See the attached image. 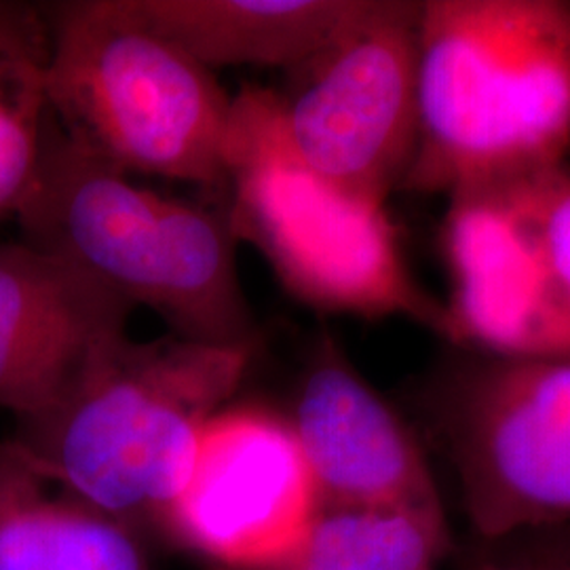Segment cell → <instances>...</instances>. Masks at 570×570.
I'll return each mask as SVG.
<instances>
[{"label": "cell", "mask_w": 570, "mask_h": 570, "mask_svg": "<svg viewBox=\"0 0 570 570\" xmlns=\"http://www.w3.org/2000/svg\"><path fill=\"white\" fill-rule=\"evenodd\" d=\"M569 153L570 2L421 0L419 142L402 190L449 197Z\"/></svg>", "instance_id": "cell-1"}, {"label": "cell", "mask_w": 570, "mask_h": 570, "mask_svg": "<svg viewBox=\"0 0 570 570\" xmlns=\"http://www.w3.org/2000/svg\"><path fill=\"white\" fill-rule=\"evenodd\" d=\"M247 348L129 334L98 351L49 406L16 419L9 442L85 501L142 534L165 518L205 429L228 407Z\"/></svg>", "instance_id": "cell-2"}, {"label": "cell", "mask_w": 570, "mask_h": 570, "mask_svg": "<svg viewBox=\"0 0 570 570\" xmlns=\"http://www.w3.org/2000/svg\"><path fill=\"white\" fill-rule=\"evenodd\" d=\"M16 220L23 244L81 271L134 308H150L169 334L247 351L258 345L226 212L138 186L70 140L56 117Z\"/></svg>", "instance_id": "cell-3"}, {"label": "cell", "mask_w": 570, "mask_h": 570, "mask_svg": "<svg viewBox=\"0 0 570 570\" xmlns=\"http://www.w3.org/2000/svg\"><path fill=\"white\" fill-rule=\"evenodd\" d=\"M226 218L279 284L332 315L404 317L444 336V303L406 265L387 205L348 197L285 142L273 89L233 96L226 144Z\"/></svg>", "instance_id": "cell-4"}, {"label": "cell", "mask_w": 570, "mask_h": 570, "mask_svg": "<svg viewBox=\"0 0 570 570\" xmlns=\"http://www.w3.org/2000/svg\"><path fill=\"white\" fill-rule=\"evenodd\" d=\"M42 9L49 102L70 140L127 174L226 186L233 96L209 68L140 20L129 0Z\"/></svg>", "instance_id": "cell-5"}, {"label": "cell", "mask_w": 570, "mask_h": 570, "mask_svg": "<svg viewBox=\"0 0 570 570\" xmlns=\"http://www.w3.org/2000/svg\"><path fill=\"white\" fill-rule=\"evenodd\" d=\"M444 338L480 355L570 360V165L449 195Z\"/></svg>", "instance_id": "cell-6"}, {"label": "cell", "mask_w": 570, "mask_h": 570, "mask_svg": "<svg viewBox=\"0 0 570 570\" xmlns=\"http://www.w3.org/2000/svg\"><path fill=\"white\" fill-rule=\"evenodd\" d=\"M421 0H360L275 94L285 142L348 197L387 205L419 142Z\"/></svg>", "instance_id": "cell-7"}, {"label": "cell", "mask_w": 570, "mask_h": 570, "mask_svg": "<svg viewBox=\"0 0 570 570\" xmlns=\"http://www.w3.org/2000/svg\"><path fill=\"white\" fill-rule=\"evenodd\" d=\"M431 416L484 539L570 529V360L478 353L435 385Z\"/></svg>", "instance_id": "cell-8"}, {"label": "cell", "mask_w": 570, "mask_h": 570, "mask_svg": "<svg viewBox=\"0 0 570 570\" xmlns=\"http://www.w3.org/2000/svg\"><path fill=\"white\" fill-rule=\"evenodd\" d=\"M322 503L285 416L225 407L205 429L164 532L230 570H273Z\"/></svg>", "instance_id": "cell-9"}, {"label": "cell", "mask_w": 570, "mask_h": 570, "mask_svg": "<svg viewBox=\"0 0 570 570\" xmlns=\"http://www.w3.org/2000/svg\"><path fill=\"white\" fill-rule=\"evenodd\" d=\"M287 423L322 508L442 505L414 431L327 334L311 351Z\"/></svg>", "instance_id": "cell-10"}, {"label": "cell", "mask_w": 570, "mask_h": 570, "mask_svg": "<svg viewBox=\"0 0 570 570\" xmlns=\"http://www.w3.org/2000/svg\"><path fill=\"white\" fill-rule=\"evenodd\" d=\"M136 308L32 245L0 244V407L53 404L81 367L127 334Z\"/></svg>", "instance_id": "cell-11"}, {"label": "cell", "mask_w": 570, "mask_h": 570, "mask_svg": "<svg viewBox=\"0 0 570 570\" xmlns=\"http://www.w3.org/2000/svg\"><path fill=\"white\" fill-rule=\"evenodd\" d=\"M0 570H153L142 534L0 442Z\"/></svg>", "instance_id": "cell-12"}, {"label": "cell", "mask_w": 570, "mask_h": 570, "mask_svg": "<svg viewBox=\"0 0 570 570\" xmlns=\"http://www.w3.org/2000/svg\"><path fill=\"white\" fill-rule=\"evenodd\" d=\"M153 30L212 72L292 68L345 23L360 0H129Z\"/></svg>", "instance_id": "cell-13"}, {"label": "cell", "mask_w": 570, "mask_h": 570, "mask_svg": "<svg viewBox=\"0 0 570 570\" xmlns=\"http://www.w3.org/2000/svg\"><path fill=\"white\" fill-rule=\"evenodd\" d=\"M49 23L42 7L0 0V220L26 202L53 117Z\"/></svg>", "instance_id": "cell-14"}, {"label": "cell", "mask_w": 570, "mask_h": 570, "mask_svg": "<svg viewBox=\"0 0 570 570\" xmlns=\"http://www.w3.org/2000/svg\"><path fill=\"white\" fill-rule=\"evenodd\" d=\"M450 550L444 508H320L273 570H438Z\"/></svg>", "instance_id": "cell-15"}, {"label": "cell", "mask_w": 570, "mask_h": 570, "mask_svg": "<svg viewBox=\"0 0 570 570\" xmlns=\"http://www.w3.org/2000/svg\"><path fill=\"white\" fill-rule=\"evenodd\" d=\"M556 537L546 539L543 546L522 562L529 570H570V529L553 530Z\"/></svg>", "instance_id": "cell-16"}, {"label": "cell", "mask_w": 570, "mask_h": 570, "mask_svg": "<svg viewBox=\"0 0 570 570\" xmlns=\"http://www.w3.org/2000/svg\"><path fill=\"white\" fill-rule=\"evenodd\" d=\"M478 570H529L522 560L518 562H492V564H484Z\"/></svg>", "instance_id": "cell-17"}]
</instances>
